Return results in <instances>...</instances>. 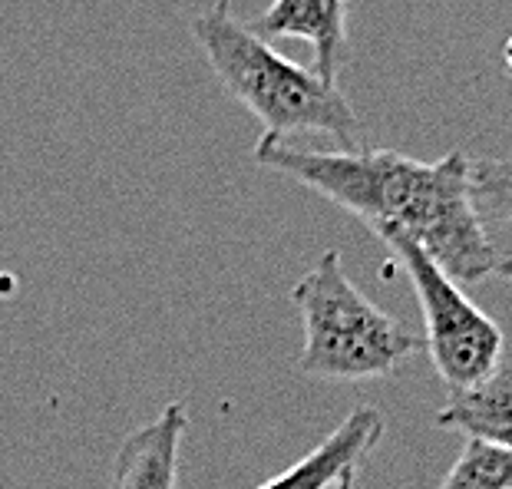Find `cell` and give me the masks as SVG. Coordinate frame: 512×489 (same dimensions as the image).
Masks as SVG:
<instances>
[{
    "instance_id": "cell-1",
    "label": "cell",
    "mask_w": 512,
    "mask_h": 489,
    "mask_svg": "<svg viewBox=\"0 0 512 489\" xmlns=\"http://www.w3.org/2000/svg\"><path fill=\"white\" fill-rule=\"evenodd\" d=\"M255 162L324 195L374 232L407 235L456 285H476L493 275V258L470 202L466 152L420 162L394 149L321 152L261 136Z\"/></svg>"
},
{
    "instance_id": "cell-2",
    "label": "cell",
    "mask_w": 512,
    "mask_h": 489,
    "mask_svg": "<svg viewBox=\"0 0 512 489\" xmlns=\"http://www.w3.org/2000/svg\"><path fill=\"white\" fill-rule=\"evenodd\" d=\"M195 40L219 76L225 93L252 113L265 133L288 139L298 133H321L344 146V152L367 149L361 116L351 100L324 83L314 70L281 57L252 30L228 14V4H215L192 24Z\"/></svg>"
},
{
    "instance_id": "cell-3",
    "label": "cell",
    "mask_w": 512,
    "mask_h": 489,
    "mask_svg": "<svg viewBox=\"0 0 512 489\" xmlns=\"http://www.w3.org/2000/svg\"><path fill=\"white\" fill-rule=\"evenodd\" d=\"M304 321V347L298 374L314 380H380L423 347L407 324L380 311L361 288L347 278L341 255L324 252L291 288Z\"/></svg>"
},
{
    "instance_id": "cell-4",
    "label": "cell",
    "mask_w": 512,
    "mask_h": 489,
    "mask_svg": "<svg viewBox=\"0 0 512 489\" xmlns=\"http://www.w3.org/2000/svg\"><path fill=\"white\" fill-rule=\"evenodd\" d=\"M377 238L390 248V255L407 271L410 285L417 291L423 314V347H427L450 397L466 394L486 377H493L506 351L503 328L476 301L466 298V291L417 242H410L400 232H377Z\"/></svg>"
},
{
    "instance_id": "cell-5",
    "label": "cell",
    "mask_w": 512,
    "mask_h": 489,
    "mask_svg": "<svg viewBox=\"0 0 512 489\" xmlns=\"http://www.w3.org/2000/svg\"><path fill=\"white\" fill-rule=\"evenodd\" d=\"M185 430H189L185 407L166 404L159 417L126 433L113 456V473L106 489H176Z\"/></svg>"
},
{
    "instance_id": "cell-6",
    "label": "cell",
    "mask_w": 512,
    "mask_h": 489,
    "mask_svg": "<svg viewBox=\"0 0 512 489\" xmlns=\"http://www.w3.org/2000/svg\"><path fill=\"white\" fill-rule=\"evenodd\" d=\"M255 37L304 40L314 50V73L337 86L347 63V0H275L248 27Z\"/></svg>"
},
{
    "instance_id": "cell-7",
    "label": "cell",
    "mask_w": 512,
    "mask_h": 489,
    "mask_svg": "<svg viewBox=\"0 0 512 489\" xmlns=\"http://www.w3.org/2000/svg\"><path fill=\"white\" fill-rule=\"evenodd\" d=\"M380 437H384V414L367 404L354 407L331 437H324L308 456L258 489H334L337 480L357 470V463L377 447Z\"/></svg>"
},
{
    "instance_id": "cell-8",
    "label": "cell",
    "mask_w": 512,
    "mask_h": 489,
    "mask_svg": "<svg viewBox=\"0 0 512 489\" xmlns=\"http://www.w3.org/2000/svg\"><path fill=\"white\" fill-rule=\"evenodd\" d=\"M470 202L493 275L512 278V159H470Z\"/></svg>"
},
{
    "instance_id": "cell-9",
    "label": "cell",
    "mask_w": 512,
    "mask_h": 489,
    "mask_svg": "<svg viewBox=\"0 0 512 489\" xmlns=\"http://www.w3.org/2000/svg\"><path fill=\"white\" fill-rule=\"evenodd\" d=\"M437 423L512 453V361L499 364L479 387L453 394L437 414Z\"/></svg>"
},
{
    "instance_id": "cell-10",
    "label": "cell",
    "mask_w": 512,
    "mask_h": 489,
    "mask_svg": "<svg viewBox=\"0 0 512 489\" xmlns=\"http://www.w3.org/2000/svg\"><path fill=\"white\" fill-rule=\"evenodd\" d=\"M440 489H512V453L470 437Z\"/></svg>"
},
{
    "instance_id": "cell-11",
    "label": "cell",
    "mask_w": 512,
    "mask_h": 489,
    "mask_svg": "<svg viewBox=\"0 0 512 489\" xmlns=\"http://www.w3.org/2000/svg\"><path fill=\"white\" fill-rule=\"evenodd\" d=\"M503 67H506V76H509V83H512V37L506 40V47H503Z\"/></svg>"
},
{
    "instance_id": "cell-12",
    "label": "cell",
    "mask_w": 512,
    "mask_h": 489,
    "mask_svg": "<svg viewBox=\"0 0 512 489\" xmlns=\"http://www.w3.org/2000/svg\"><path fill=\"white\" fill-rule=\"evenodd\" d=\"M354 483H357V470H354V473H347L344 480H337L334 489H354Z\"/></svg>"
},
{
    "instance_id": "cell-13",
    "label": "cell",
    "mask_w": 512,
    "mask_h": 489,
    "mask_svg": "<svg viewBox=\"0 0 512 489\" xmlns=\"http://www.w3.org/2000/svg\"><path fill=\"white\" fill-rule=\"evenodd\" d=\"M215 4H228V0H215Z\"/></svg>"
}]
</instances>
